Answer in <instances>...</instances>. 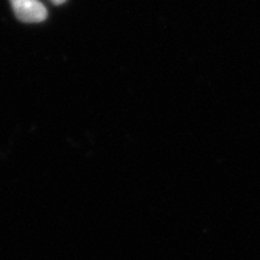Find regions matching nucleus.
<instances>
[{
	"instance_id": "nucleus-1",
	"label": "nucleus",
	"mask_w": 260,
	"mask_h": 260,
	"mask_svg": "<svg viewBox=\"0 0 260 260\" xmlns=\"http://www.w3.org/2000/svg\"><path fill=\"white\" fill-rule=\"evenodd\" d=\"M14 14L24 23H40L48 16V11L39 0H10Z\"/></svg>"
},
{
	"instance_id": "nucleus-2",
	"label": "nucleus",
	"mask_w": 260,
	"mask_h": 260,
	"mask_svg": "<svg viewBox=\"0 0 260 260\" xmlns=\"http://www.w3.org/2000/svg\"><path fill=\"white\" fill-rule=\"evenodd\" d=\"M51 2H52V3H53V4H56V6H60V4L65 3L67 0H51Z\"/></svg>"
}]
</instances>
